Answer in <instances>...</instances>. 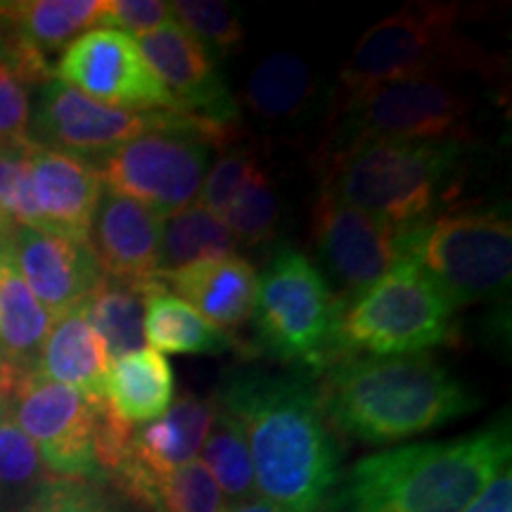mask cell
Returning <instances> with one entry per match:
<instances>
[{"instance_id": "52a82bcc", "label": "cell", "mask_w": 512, "mask_h": 512, "mask_svg": "<svg viewBox=\"0 0 512 512\" xmlns=\"http://www.w3.org/2000/svg\"><path fill=\"white\" fill-rule=\"evenodd\" d=\"M456 337V306L413 266L399 261L380 283L344 306L335 337L342 356H411Z\"/></svg>"}, {"instance_id": "484cf974", "label": "cell", "mask_w": 512, "mask_h": 512, "mask_svg": "<svg viewBox=\"0 0 512 512\" xmlns=\"http://www.w3.org/2000/svg\"><path fill=\"white\" fill-rule=\"evenodd\" d=\"M155 283L157 280L147 285H133L102 275L100 283L83 302V311L112 361L145 349V304L147 292Z\"/></svg>"}, {"instance_id": "9a60e30c", "label": "cell", "mask_w": 512, "mask_h": 512, "mask_svg": "<svg viewBox=\"0 0 512 512\" xmlns=\"http://www.w3.org/2000/svg\"><path fill=\"white\" fill-rule=\"evenodd\" d=\"M185 119L178 112H136L105 105L67 83H43L36 112L31 114V140L72 155H105L128 140L166 131Z\"/></svg>"}, {"instance_id": "83f0119b", "label": "cell", "mask_w": 512, "mask_h": 512, "mask_svg": "<svg viewBox=\"0 0 512 512\" xmlns=\"http://www.w3.org/2000/svg\"><path fill=\"white\" fill-rule=\"evenodd\" d=\"M235 249L233 233L219 216L200 202L174 211L162 221L159 242V273L200 264L209 259H223Z\"/></svg>"}, {"instance_id": "ffe728a7", "label": "cell", "mask_w": 512, "mask_h": 512, "mask_svg": "<svg viewBox=\"0 0 512 512\" xmlns=\"http://www.w3.org/2000/svg\"><path fill=\"white\" fill-rule=\"evenodd\" d=\"M157 280L223 332L238 330L252 318L259 290L254 266L238 254L159 273Z\"/></svg>"}, {"instance_id": "836d02e7", "label": "cell", "mask_w": 512, "mask_h": 512, "mask_svg": "<svg viewBox=\"0 0 512 512\" xmlns=\"http://www.w3.org/2000/svg\"><path fill=\"white\" fill-rule=\"evenodd\" d=\"M29 145L0 150V223L5 228H38L41 219L34 200V185H31Z\"/></svg>"}, {"instance_id": "e575fe53", "label": "cell", "mask_w": 512, "mask_h": 512, "mask_svg": "<svg viewBox=\"0 0 512 512\" xmlns=\"http://www.w3.org/2000/svg\"><path fill=\"white\" fill-rule=\"evenodd\" d=\"M226 508V496L200 458L166 479L159 496V512H226Z\"/></svg>"}, {"instance_id": "7402d4cb", "label": "cell", "mask_w": 512, "mask_h": 512, "mask_svg": "<svg viewBox=\"0 0 512 512\" xmlns=\"http://www.w3.org/2000/svg\"><path fill=\"white\" fill-rule=\"evenodd\" d=\"M105 0H19L0 3V36L22 43L41 57L67 48L100 29Z\"/></svg>"}, {"instance_id": "cb8c5ba5", "label": "cell", "mask_w": 512, "mask_h": 512, "mask_svg": "<svg viewBox=\"0 0 512 512\" xmlns=\"http://www.w3.org/2000/svg\"><path fill=\"white\" fill-rule=\"evenodd\" d=\"M53 320L12 264L5 240H0V351L17 375L36 370Z\"/></svg>"}, {"instance_id": "6da1fadb", "label": "cell", "mask_w": 512, "mask_h": 512, "mask_svg": "<svg viewBox=\"0 0 512 512\" xmlns=\"http://www.w3.org/2000/svg\"><path fill=\"white\" fill-rule=\"evenodd\" d=\"M242 425L254 489L290 512H323L339 486L342 444L309 373L240 370L214 396Z\"/></svg>"}, {"instance_id": "f1b7e54d", "label": "cell", "mask_w": 512, "mask_h": 512, "mask_svg": "<svg viewBox=\"0 0 512 512\" xmlns=\"http://www.w3.org/2000/svg\"><path fill=\"white\" fill-rule=\"evenodd\" d=\"M200 460L209 470V475L214 477V482L219 484L221 494L226 496L230 505L249 501V498L256 496L252 458H249L245 432H242V425L235 420V415H230L216 401Z\"/></svg>"}, {"instance_id": "44dd1931", "label": "cell", "mask_w": 512, "mask_h": 512, "mask_svg": "<svg viewBox=\"0 0 512 512\" xmlns=\"http://www.w3.org/2000/svg\"><path fill=\"white\" fill-rule=\"evenodd\" d=\"M110 366L107 347L93 330L83 306H79L53 320L38 356L36 373L76 389L93 403H105Z\"/></svg>"}, {"instance_id": "f546056e", "label": "cell", "mask_w": 512, "mask_h": 512, "mask_svg": "<svg viewBox=\"0 0 512 512\" xmlns=\"http://www.w3.org/2000/svg\"><path fill=\"white\" fill-rule=\"evenodd\" d=\"M50 472L34 444L0 408V512H22L31 496L46 484Z\"/></svg>"}, {"instance_id": "d6a6232c", "label": "cell", "mask_w": 512, "mask_h": 512, "mask_svg": "<svg viewBox=\"0 0 512 512\" xmlns=\"http://www.w3.org/2000/svg\"><path fill=\"white\" fill-rule=\"evenodd\" d=\"M121 494H112L105 482L50 475L31 496L22 512H136Z\"/></svg>"}, {"instance_id": "f35d334b", "label": "cell", "mask_w": 512, "mask_h": 512, "mask_svg": "<svg viewBox=\"0 0 512 512\" xmlns=\"http://www.w3.org/2000/svg\"><path fill=\"white\" fill-rule=\"evenodd\" d=\"M463 512H512V470H503Z\"/></svg>"}, {"instance_id": "4316f807", "label": "cell", "mask_w": 512, "mask_h": 512, "mask_svg": "<svg viewBox=\"0 0 512 512\" xmlns=\"http://www.w3.org/2000/svg\"><path fill=\"white\" fill-rule=\"evenodd\" d=\"M316 79L302 57L287 50L271 53L254 69L245 86V102L256 117L278 124L309 110Z\"/></svg>"}, {"instance_id": "d590c367", "label": "cell", "mask_w": 512, "mask_h": 512, "mask_svg": "<svg viewBox=\"0 0 512 512\" xmlns=\"http://www.w3.org/2000/svg\"><path fill=\"white\" fill-rule=\"evenodd\" d=\"M29 143H34L29 81L10 62L0 60V150Z\"/></svg>"}, {"instance_id": "e0dca14e", "label": "cell", "mask_w": 512, "mask_h": 512, "mask_svg": "<svg viewBox=\"0 0 512 512\" xmlns=\"http://www.w3.org/2000/svg\"><path fill=\"white\" fill-rule=\"evenodd\" d=\"M5 247L24 283L53 318L83 306L102 278L88 242L38 228H15Z\"/></svg>"}, {"instance_id": "7c38bea8", "label": "cell", "mask_w": 512, "mask_h": 512, "mask_svg": "<svg viewBox=\"0 0 512 512\" xmlns=\"http://www.w3.org/2000/svg\"><path fill=\"white\" fill-rule=\"evenodd\" d=\"M214 399L185 392L157 420L126 432L105 465L117 494L145 512H159L166 479L200 456L207 439Z\"/></svg>"}, {"instance_id": "7a4b0ae2", "label": "cell", "mask_w": 512, "mask_h": 512, "mask_svg": "<svg viewBox=\"0 0 512 512\" xmlns=\"http://www.w3.org/2000/svg\"><path fill=\"white\" fill-rule=\"evenodd\" d=\"M332 430L370 446L399 444L463 418L479 399L427 354L342 356L320 370Z\"/></svg>"}, {"instance_id": "4fadbf2b", "label": "cell", "mask_w": 512, "mask_h": 512, "mask_svg": "<svg viewBox=\"0 0 512 512\" xmlns=\"http://www.w3.org/2000/svg\"><path fill=\"white\" fill-rule=\"evenodd\" d=\"M313 245L320 273L337 287L342 304L361 297L401 261L399 230L320 190L313 207ZM332 287V290H335Z\"/></svg>"}, {"instance_id": "8992f818", "label": "cell", "mask_w": 512, "mask_h": 512, "mask_svg": "<svg viewBox=\"0 0 512 512\" xmlns=\"http://www.w3.org/2000/svg\"><path fill=\"white\" fill-rule=\"evenodd\" d=\"M399 242L401 261L418 266L456 309L508 292L512 223L498 211H439L399 230Z\"/></svg>"}, {"instance_id": "277c9868", "label": "cell", "mask_w": 512, "mask_h": 512, "mask_svg": "<svg viewBox=\"0 0 512 512\" xmlns=\"http://www.w3.org/2000/svg\"><path fill=\"white\" fill-rule=\"evenodd\" d=\"M463 164V140H363L330 152L323 188L403 230L446 207Z\"/></svg>"}, {"instance_id": "b9f144b4", "label": "cell", "mask_w": 512, "mask_h": 512, "mask_svg": "<svg viewBox=\"0 0 512 512\" xmlns=\"http://www.w3.org/2000/svg\"><path fill=\"white\" fill-rule=\"evenodd\" d=\"M8 235H10V230L5 228L3 223H0V240H5V238H8Z\"/></svg>"}, {"instance_id": "8d00e7d4", "label": "cell", "mask_w": 512, "mask_h": 512, "mask_svg": "<svg viewBox=\"0 0 512 512\" xmlns=\"http://www.w3.org/2000/svg\"><path fill=\"white\" fill-rule=\"evenodd\" d=\"M261 162L252 155L249 150L235 147L223 155L219 162L214 164V169L207 171L204 176L202 190H200V204H204L211 214L221 216L223 209L228 207V202L233 200L235 192L240 190V185L247 181L249 174L259 166Z\"/></svg>"}, {"instance_id": "603a6c76", "label": "cell", "mask_w": 512, "mask_h": 512, "mask_svg": "<svg viewBox=\"0 0 512 512\" xmlns=\"http://www.w3.org/2000/svg\"><path fill=\"white\" fill-rule=\"evenodd\" d=\"M174 392L176 377L169 361L159 351L145 347L112 361L105 408L121 425H145L171 406Z\"/></svg>"}, {"instance_id": "9c48e42d", "label": "cell", "mask_w": 512, "mask_h": 512, "mask_svg": "<svg viewBox=\"0 0 512 512\" xmlns=\"http://www.w3.org/2000/svg\"><path fill=\"white\" fill-rule=\"evenodd\" d=\"M330 152L363 140H463L475 100L446 76L406 79L339 98Z\"/></svg>"}, {"instance_id": "74e56055", "label": "cell", "mask_w": 512, "mask_h": 512, "mask_svg": "<svg viewBox=\"0 0 512 512\" xmlns=\"http://www.w3.org/2000/svg\"><path fill=\"white\" fill-rule=\"evenodd\" d=\"M171 19L169 3L162 0H105L100 29H117L143 36Z\"/></svg>"}, {"instance_id": "5b68a950", "label": "cell", "mask_w": 512, "mask_h": 512, "mask_svg": "<svg viewBox=\"0 0 512 512\" xmlns=\"http://www.w3.org/2000/svg\"><path fill=\"white\" fill-rule=\"evenodd\" d=\"M456 3H411L370 27L339 72V98L382 83L482 69L486 55L460 31Z\"/></svg>"}, {"instance_id": "d6986e66", "label": "cell", "mask_w": 512, "mask_h": 512, "mask_svg": "<svg viewBox=\"0 0 512 512\" xmlns=\"http://www.w3.org/2000/svg\"><path fill=\"white\" fill-rule=\"evenodd\" d=\"M162 221L155 209L107 192L91 226V252L105 278L147 285L159 275Z\"/></svg>"}, {"instance_id": "8fae6325", "label": "cell", "mask_w": 512, "mask_h": 512, "mask_svg": "<svg viewBox=\"0 0 512 512\" xmlns=\"http://www.w3.org/2000/svg\"><path fill=\"white\" fill-rule=\"evenodd\" d=\"M5 408L50 475L105 482L100 467L105 403H93L76 389L31 370L17 377Z\"/></svg>"}, {"instance_id": "ab89813d", "label": "cell", "mask_w": 512, "mask_h": 512, "mask_svg": "<svg viewBox=\"0 0 512 512\" xmlns=\"http://www.w3.org/2000/svg\"><path fill=\"white\" fill-rule=\"evenodd\" d=\"M17 377L19 375L12 370L8 358H5L3 351H0V408H3L5 401H8V396L12 392V387H15Z\"/></svg>"}, {"instance_id": "1f68e13d", "label": "cell", "mask_w": 512, "mask_h": 512, "mask_svg": "<svg viewBox=\"0 0 512 512\" xmlns=\"http://www.w3.org/2000/svg\"><path fill=\"white\" fill-rule=\"evenodd\" d=\"M171 17L195 38L211 57H226L240 50L245 27L228 3L216 0H176L169 3Z\"/></svg>"}, {"instance_id": "d4e9b609", "label": "cell", "mask_w": 512, "mask_h": 512, "mask_svg": "<svg viewBox=\"0 0 512 512\" xmlns=\"http://www.w3.org/2000/svg\"><path fill=\"white\" fill-rule=\"evenodd\" d=\"M145 337L159 354L219 356L235 347V339L211 325L190 304L159 283L150 287L145 304Z\"/></svg>"}, {"instance_id": "ac0fdd59", "label": "cell", "mask_w": 512, "mask_h": 512, "mask_svg": "<svg viewBox=\"0 0 512 512\" xmlns=\"http://www.w3.org/2000/svg\"><path fill=\"white\" fill-rule=\"evenodd\" d=\"M29 166L41 230L88 242L102 200L95 164L72 152L31 143Z\"/></svg>"}, {"instance_id": "4dcf8cb0", "label": "cell", "mask_w": 512, "mask_h": 512, "mask_svg": "<svg viewBox=\"0 0 512 512\" xmlns=\"http://www.w3.org/2000/svg\"><path fill=\"white\" fill-rule=\"evenodd\" d=\"M219 219L226 223L233 238L249 247H259L273 240L280 219V200L264 166L259 164L249 174Z\"/></svg>"}, {"instance_id": "3957f363", "label": "cell", "mask_w": 512, "mask_h": 512, "mask_svg": "<svg viewBox=\"0 0 512 512\" xmlns=\"http://www.w3.org/2000/svg\"><path fill=\"white\" fill-rule=\"evenodd\" d=\"M508 420L467 437L361 458L332 498L337 512H463L510 467Z\"/></svg>"}, {"instance_id": "60d3db41", "label": "cell", "mask_w": 512, "mask_h": 512, "mask_svg": "<svg viewBox=\"0 0 512 512\" xmlns=\"http://www.w3.org/2000/svg\"><path fill=\"white\" fill-rule=\"evenodd\" d=\"M226 512H290V510H285V508H280V505H273V503L264 501V498L254 496V498H249V501L228 505Z\"/></svg>"}, {"instance_id": "5bb4252c", "label": "cell", "mask_w": 512, "mask_h": 512, "mask_svg": "<svg viewBox=\"0 0 512 512\" xmlns=\"http://www.w3.org/2000/svg\"><path fill=\"white\" fill-rule=\"evenodd\" d=\"M55 79L88 98L136 112H176L136 38L117 29H91L62 50Z\"/></svg>"}, {"instance_id": "30bf717a", "label": "cell", "mask_w": 512, "mask_h": 512, "mask_svg": "<svg viewBox=\"0 0 512 512\" xmlns=\"http://www.w3.org/2000/svg\"><path fill=\"white\" fill-rule=\"evenodd\" d=\"M209 145H216L214 133L200 121L185 117L174 128L145 133L105 152L95 171L107 192L169 216L200 195Z\"/></svg>"}, {"instance_id": "2e32d148", "label": "cell", "mask_w": 512, "mask_h": 512, "mask_svg": "<svg viewBox=\"0 0 512 512\" xmlns=\"http://www.w3.org/2000/svg\"><path fill=\"white\" fill-rule=\"evenodd\" d=\"M140 53L174 100L176 112L202 121L226 147L238 138L240 107L214 57L185 31L176 19L136 38Z\"/></svg>"}, {"instance_id": "ba28073f", "label": "cell", "mask_w": 512, "mask_h": 512, "mask_svg": "<svg viewBox=\"0 0 512 512\" xmlns=\"http://www.w3.org/2000/svg\"><path fill=\"white\" fill-rule=\"evenodd\" d=\"M344 304L304 252L283 247L259 275L254 330L268 354L292 366L323 370L335 361Z\"/></svg>"}]
</instances>
